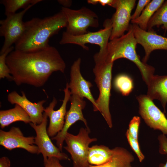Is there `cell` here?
<instances>
[{
  "label": "cell",
  "mask_w": 167,
  "mask_h": 167,
  "mask_svg": "<svg viewBox=\"0 0 167 167\" xmlns=\"http://www.w3.org/2000/svg\"><path fill=\"white\" fill-rule=\"evenodd\" d=\"M6 62L16 84L36 87L44 85L54 72L64 73L66 66L58 50L51 46L33 52L15 49L7 55Z\"/></svg>",
  "instance_id": "6da1fadb"
},
{
  "label": "cell",
  "mask_w": 167,
  "mask_h": 167,
  "mask_svg": "<svg viewBox=\"0 0 167 167\" xmlns=\"http://www.w3.org/2000/svg\"><path fill=\"white\" fill-rule=\"evenodd\" d=\"M25 29L15 43V49L25 52L46 49L50 37L67 25V20L61 10L54 15L44 18H33L24 22Z\"/></svg>",
  "instance_id": "7a4b0ae2"
},
{
  "label": "cell",
  "mask_w": 167,
  "mask_h": 167,
  "mask_svg": "<svg viewBox=\"0 0 167 167\" xmlns=\"http://www.w3.org/2000/svg\"><path fill=\"white\" fill-rule=\"evenodd\" d=\"M137 44L132 25L130 24L126 33L109 41L105 55L107 60L113 62L118 59L124 58L134 62L139 69L143 80L147 85L154 75L155 69L140 60L136 52Z\"/></svg>",
  "instance_id": "3957f363"
},
{
  "label": "cell",
  "mask_w": 167,
  "mask_h": 167,
  "mask_svg": "<svg viewBox=\"0 0 167 167\" xmlns=\"http://www.w3.org/2000/svg\"><path fill=\"white\" fill-rule=\"evenodd\" d=\"M93 58L95 63L93 69L95 82L99 92L96 102L98 111L101 114L109 127L111 128L113 124L109 104L113 62L108 61L104 55L98 52L95 54Z\"/></svg>",
  "instance_id": "277c9868"
},
{
  "label": "cell",
  "mask_w": 167,
  "mask_h": 167,
  "mask_svg": "<svg viewBox=\"0 0 167 167\" xmlns=\"http://www.w3.org/2000/svg\"><path fill=\"white\" fill-rule=\"evenodd\" d=\"M90 129L81 128L76 135L68 132L66 135L65 141L66 146L64 148L71 155L74 167H88L91 165L88 160L89 145L97 139L90 138Z\"/></svg>",
  "instance_id": "5b68a950"
},
{
  "label": "cell",
  "mask_w": 167,
  "mask_h": 167,
  "mask_svg": "<svg viewBox=\"0 0 167 167\" xmlns=\"http://www.w3.org/2000/svg\"><path fill=\"white\" fill-rule=\"evenodd\" d=\"M67 20L65 31L74 36H79L87 33L90 27L97 28L99 26L98 16L93 11L85 7L75 10L62 7L61 10Z\"/></svg>",
  "instance_id": "8992f818"
},
{
  "label": "cell",
  "mask_w": 167,
  "mask_h": 167,
  "mask_svg": "<svg viewBox=\"0 0 167 167\" xmlns=\"http://www.w3.org/2000/svg\"><path fill=\"white\" fill-rule=\"evenodd\" d=\"M104 28L95 32H88L84 34L74 36L64 32L61 40L60 45L74 44L81 47L84 49L88 50L89 48L86 46L87 44H96L100 47V52L104 53L107 49L110 37L112 27L110 19H107L103 23Z\"/></svg>",
  "instance_id": "52a82bcc"
},
{
  "label": "cell",
  "mask_w": 167,
  "mask_h": 167,
  "mask_svg": "<svg viewBox=\"0 0 167 167\" xmlns=\"http://www.w3.org/2000/svg\"><path fill=\"white\" fill-rule=\"evenodd\" d=\"M35 5L31 4L22 11L6 16L5 19L0 21V36L4 38L0 54L12 46L22 36L25 29L23 17L26 12Z\"/></svg>",
  "instance_id": "ba28073f"
},
{
  "label": "cell",
  "mask_w": 167,
  "mask_h": 167,
  "mask_svg": "<svg viewBox=\"0 0 167 167\" xmlns=\"http://www.w3.org/2000/svg\"><path fill=\"white\" fill-rule=\"evenodd\" d=\"M139 103V112L145 123L150 128L167 135V118L164 113L147 95L136 97Z\"/></svg>",
  "instance_id": "9c48e42d"
},
{
  "label": "cell",
  "mask_w": 167,
  "mask_h": 167,
  "mask_svg": "<svg viewBox=\"0 0 167 167\" xmlns=\"http://www.w3.org/2000/svg\"><path fill=\"white\" fill-rule=\"evenodd\" d=\"M47 118V116L44 112L43 119L40 124L36 125L32 122L30 123L36 132L35 144L38 147L40 153L42 155L44 162L51 157L56 158L60 161L69 159L68 156L55 146L50 138L46 128Z\"/></svg>",
  "instance_id": "30bf717a"
},
{
  "label": "cell",
  "mask_w": 167,
  "mask_h": 167,
  "mask_svg": "<svg viewBox=\"0 0 167 167\" xmlns=\"http://www.w3.org/2000/svg\"><path fill=\"white\" fill-rule=\"evenodd\" d=\"M84 99L76 95H71L69 100L71 106L69 110L66 112L63 129L56 136L52 138V140H56L57 146L61 151L66 135L69 129L73 124L77 121H81L84 123L86 128L89 129L87 120L82 113V110L86 104Z\"/></svg>",
  "instance_id": "8fae6325"
},
{
  "label": "cell",
  "mask_w": 167,
  "mask_h": 167,
  "mask_svg": "<svg viewBox=\"0 0 167 167\" xmlns=\"http://www.w3.org/2000/svg\"><path fill=\"white\" fill-rule=\"evenodd\" d=\"M136 1L135 0H117L116 11L110 19L112 29L110 40L121 36L129 30L131 12Z\"/></svg>",
  "instance_id": "7c38bea8"
},
{
  "label": "cell",
  "mask_w": 167,
  "mask_h": 167,
  "mask_svg": "<svg viewBox=\"0 0 167 167\" xmlns=\"http://www.w3.org/2000/svg\"><path fill=\"white\" fill-rule=\"evenodd\" d=\"M35 144V137L24 136L19 128L12 127L9 131L0 130V144L11 150L20 148L32 154H39V149Z\"/></svg>",
  "instance_id": "4fadbf2b"
},
{
  "label": "cell",
  "mask_w": 167,
  "mask_h": 167,
  "mask_svg": "<svg viewBox=\"0 0 167 167\" xmlns=\"http://www.w3.org/2000/svg\"><path fill=\"white\" fill-rule=\"evenodd\" d=\"M63 91L64 96L62 101V104L59 109L56 110H54L57 101L56 98L54 97L49 105L44 110V113L49 118V124L47 132L49 136L52 138L62 131L64 125V120L67 112L66 105L71 96L68 83L66 84Z\"/></svg>",
  "instance_id": "5bb4252c"
},
{
  "label": "cell",
  "mask_w": 167,
  "mask_h": 167,
  "mask_svg": "<svg viewBox=\"0 0 167 167\" xmlns=\"http://www.w3.org/2000/svg\"><path fill=\"white\" fill-rule=\"evenodd\" d=\"M135 37L138 44L141 45L145 51V55L142 61L146 63L151 52L155 50L167 51V37L157 34L151 30L145 31L135 24H132Z\"/></svg>",
  "instance_id": "9a60e30c"
},
{
  "label": "cell",
  "mask_w": 167,
  "mask_h": 167,
  "mask_svg": "<svg viewBox=\"0 0 167 167\" xmlns=\"http://www.w3.org/2000/svg\"><path fill=\"white\" fill-rule=\"evenodd\" d=\"M81 59L78 58L72 65L70 70V82L68 83L71 95H76L85 97L92 104L93 110L98 111L97 106L91 92V83L85 80L81 75L80 71Z\"/></svg>",
  "instance_id": "2e32d148"
},
{
  "label": "cell",
  "mask_w": 167,
  "mask_h": 167,
  "mask_svg": "<svg viewBox=\"0 0 167 167\" xmlns=\"http://www.w3.org/2000/svg\"><path fill=\"white\" fill-rule=\"evenodd\" d=\"M22 96L15 91L10 93L7 96L8 101L12 104H17L21 106L29 116L31 122L36 125L40 124L42 121L45 108L43 104L45 100L37 103H33L27 98L24 92H21Z\"/></svg>",
  "instance_id": "e0dca14e"
},
{
  "label": "cell",
  "mask_w": 167,
  "mask_h": 167,
  "mask_svg": "<svg viewBox=\"0 0 167 167\" xmlns=\"http://www.w3.org/2000/svg\"><path fill=\"white\" fill-rule=\"evenodd\" d=\"M147 96L151 100L159 101L166 113L167 103V75H153L147 84Z\"/></svg>",
  "instance_id": "ac0fdd59"
},
{
  "label": "cell",
  "mask_w": 167,
  "mask_h": 167,
  "mask_svg": "<svg viewBox=\"0 0 167 167\" xmlns=\"http://www.w3.org/2000/svg\"><path fill=\"white\" fill-rule=\"evenodd\" d=\"M113 152L110 159L100 165H90L88 167H132L134 160L132 154L126 149L120 147L113 148Z\"/></svg>",
  "instance_id": "d6986e66"
},
{
  "label": "cell",
  "mask_w": 167,
  "mask_h": 167,
  "mask_svg": "<svg viewBox=\"0 0 167 167\" xmlns=\"http://www.w3.org/2000/svg\"><path fill=\"white\" fill-rule=\"evenodd\" d=\"M18 121H22L26 124L31 122L28 115L19 105L15 104V107L12 109L0 110V125L2 129Z\"/></svg>",
  "instance_id": "ffe728a7"
},
{
  "label": "cell",
  "mask_w": 167,
  "mask_h": 167,
  "mask_svg": "<svg viewBox=\"0 0 167 167\" xmlns=\"http://www.w3.org/2000/svg\"><path fill=\"white\" fill-rule=\"evenodd\" d=\"M113 149L103 145H95L88 149V160L89 164L98 165L108 161L113 154Z\"/></svg>",
  "instance_id": "44dd1931"
},
{
  "label": "cell",
  "mask_w": 167,
  "mask_h": 167,
  "mask_svg": "<svg viewBox=\"0 0 167 167\" xmlns=\"http://www.w3.org/2000/svg\"><path fill=\"white\" fill-rule=\"evenodd\" d=\"M164 1V0H152L146 6L138 18L131 20V23L137 24L142 29L147 31L149 20Z\"/></svg>",
  "instance_id": "7402d4cb"
},
{
  "label": "cell",
  "mask_w": 167,
  "mask_h": 167,
  "mask_svg": "<svg viewBox=\"0 0 167 167\" xmlns=\"http://www.w3.org/2000/svg\"><path fill=\"white\" fill-rule=\"evenodd\" d=\"M162 25L165 31L167 30V0L164 2L149 20L147 30H152L154 26Z\"/></svg>",
  "instance_id": "603a6c76"
},
{
  "label": "cell",
  "mask_w": 167,
  "mask_h": 167,
  "mask_svg": "<svg viewBox=\"0 0 167 167\" xmlns=\"http://www.w3.org/2000/svg\"><path fill=\"white\" fill-rule=\"evenodd\" d=\"M113 85L115 89L123 96H128L134 88L132 79L125 74L117 75L114 80Z\"/></svg>",
  "instance_id": "cb8c5ba5"
},
{
  "label": "cell",
  "mask_w": 167,
  "mask_h": 167,
  "mask_svg": "<svg viewBox=\"0 0 167 167\" xmlns=\"http://www.w3.org/2000/svg\"><path fill=\"white\" fill-rule=\"evenodd\" d=\"M43 1L42 0H2L1 3L5 7V14L6 16L16 13L20 8L25 9L31 4Z\"/></svg>",
  "instance_id": "d4e9b609"
},
{
  "label": "cell",
  "mask_w": 167,
  "mask_h": 167,
  "mask_svg": "<svg viewBox=\"0 0 167 167\" xmlns=\"http://www.w3.org/2000/svg\"><path fill=\"white\" fill-rule=\"evenodd\" d=\"M14 47L12 46L4 53L0 54V79L7 78L10 81H13V78L6 62L7 56L11 51Z\"/></svg>",
  "instance_id": "484cf974"
},
{
  "label": "cell",
  "mask_w": 167,
  "mask_h": 167,
  "mask_svg": "<svg viewBox=\"0 0 167 167\" xmlns=\"http://www.w3.org/2000/svg\"><path fill=\"white\" fill-rule=\"evenodd\" d=\"M126 135L131 148L136 154L139 161L142 162L144 159L145 156L140 149L138 140L133 138L127 130L126 132Z\"/></svg>",
  "instance_id": "4316f807"
},
{
  "label": "cell",
  "mask_w": 167,
  "mask_h": 167,
  "mask_svg": "<svg viewBox=\"0 0 167 167\" xmlns=\"http://www.w3.org/2000/svg\"><path fill=\"white\" fill-rule=\"evenodd\" d=\"M140 122V118L139 117H133L130 122L127 130L131 136L137 140H138L139 128Z\"/></svg>",
  "instance_id": "83f0119b"
},
{
  "label": "cell",
  "mask_w": 167,
  "mask_h": 167,
  "mask_svg": "<svg viewBox=\"0 0 167 167\" xmlns=\"http://www.w3.org/2000/svg\"><path fill=\"white\" fill-rule=\"evenodd\" d=\"M158 139L159 143V152L162 154L167 155V137L162 134L158 136ZM159 167H167V160L165 164L161 163Z\"/></svg>",
  "instance_id": "f1b7e54d"
},
{
  "label": "cell",
  "mask_w": 167,
  "mask_h": 167,
  "mask_svg": "<svg viewBox=\"0 0 167 167\" xmlns=\"http://www.w3.org/2000/svg\"><path fill=\"white\" fill-rule=\"evenodd\" d=\"M150 1V0H139L136 9L131 16V20L135 19L138 18L146 6Z\"/></svg>",
  "instance_id": "f546056e"
},
{
  "label": "cell",
  "mask_w": 167,
  "mask_h": 167,
  "mask_svg": "<svg viewBox=\"0 0 167 167\" xmlns=\"http://www.w3.org/2000/svg\"><path fill=\"white\" fill-rule=\"evenodd\" d=\"M87 2L88 3L92 5L99 3L103 6L107 5L115 8L117 0H88Z\"/></svg>",
  "instance_id": "4dcf8cb0"
},
{
  "label": "cell",
  "mask_w": 167,
  "mask_h": 167,
  "mask_svg": "<svg viewBox=\"0 0 167 167\" xmlns=\"http://www.w3.org/2000/svg\"><path fill=\"white\" fill-rule=\"evenodd\" d=\"M59 161L55 157L49 158L44 162V167H64L60 164Z\"/></svg>",
  "instance_id": "1f68e13d"
},
{
  "label": "cell",
  "mask_w": 167,
  "mask_h": 167,
  "mask_svg": "<svg viewBox=\"0 0 167 167\" xmlns=\"http://www.w3.org/2000/svg\"><path fill=\"white\" fill-rule=\"evenodd\" d=\"M11 163L9 159L6 156L0 159V167H10Z\"/></svg>",
  "instance_id": "d6a6232c"
},
{
  "label": "cell",
  "mask_w": 167,
  "mask_h": 167,
  "mask_svg": "<svg viewBox=\"0 0 167 167\" xmlns=\"http://www.w3.org/2000/svg\"><path fill=\"white\" fill-rule=\"evenodd\" d=\"M57 1L63 6L62 7L66 8H69L72 3V1L70 0H58Z\"/></svg>",
  "instance_id": "836d02e7"
}]
</instances>
